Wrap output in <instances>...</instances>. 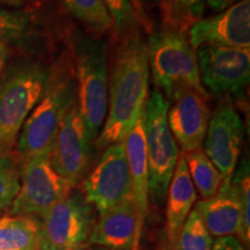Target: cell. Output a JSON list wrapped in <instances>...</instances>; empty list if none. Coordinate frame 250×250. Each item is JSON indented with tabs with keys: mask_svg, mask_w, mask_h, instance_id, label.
<instances>
[{
	"mask_svg": "<svg viewBox=\"0 0 250 250\" xmlns=\"http://www.w3.org/2000/svg\"><path fill=\"white\" fill-rule=\"evenodd\" d=\"M142 31V28H136L112 39L107 118L94 140L96 149H105L114 144L123 143L145 109L149 66L147 42L144 40Z\"/></svg>",
	"mask_w": 250,
	"mask_h": 250,
	"instance_id": "cell-1",
	"label": "cell"
},
{
	"mask_svg": "<svg viewBox=\"0 0 250 250\" xmlns=\"http://www.w3.org/2000/svg\"><path fill=\"white\" fill-rule=\"evenodd\" d=\"M77 101V80L71 48L49 68L44 90L19 133L15 152L22 162L51 153L65 116Z\"/></svg>",
	"mask_w": 250,
	"mask_h": 250,
	"instance_id": "cell-2",
	"label": "cell"
},
{
	"mask_svg": "<svg viewBox=\"0 0 250 250\" xmlns=\"http://www.w3.org/2000/svg\"><path fill=\"white\" fill-rule=\"evenodd\" d=\"M77 80V99L90 139L99 136L108 111L109 42L78 33L71 46Z\"/></svg>",
	"mask_w": 250,
	"mask_h": 250,
	"instance_id": "cell-3",
	"label": "cell"
},
{
	"mask_svg": "<svg viewBox=\"0 0 250 250\" xmlns=\"http://www.w3.org/2000/svg\"><path fill=\"white\" fill-rule=\"evenodd\" d=\"M149 74L156 89L173 102L181 93L193 89L208 98L199 77L197 52L188 34L162 29L147 41Z\"/></svg>",
	"mask_w": 250,
	"mask_h": 250,
	"instance_id": "cell-4",
	"label": "cell"
},
{
	"mask_svg": "<svg viewBox=\"0 0 250 250\" xmlns=\"http://www.w3.org/2000/svg\"><path fill=\"white\" fill-rule=\"evenodd\" d=\"M49 68L43 62L22 61L0 79V151L14 149L23 123L44 90Z\"/></svg>",
	"mask_w": 250,
	"mask_h": 250,
	"instance_id": "cell-5",
	"label": "cell"
},
{
	"mask_svg": "<svg viewBox=\"0 0 250 250\" xmlns=\"http://www.w3.org/2000/svg\"><path fill=\"white\" fill-rule=\"evenodd\" d=\"M170 103L160 90L149 94L145 105V134L148 164V197L153 205L166 201L180 148L167 122Z\"/></svg>",
	"mask_w": 250,
	"mask_h": 250,
	"instance_id": "cell-6",
	"label": "cell"
},
{
	"mask_svg": "<svg viewBox=\"0 0 250 250\" xmlns=\"http://www.w3.org/2000/svg\"><path fill=\"white\" fill-rule=\"evenodd\" d=\"M40 221L37 250H85L94 227L92 205L72 191Z\"/></svg>",
	"mask_w": 250,
	"mask_h": 250,
	"instance_id": "cell-7",
	"label": "cell"
},
{
	"mask_svg": "<svg viewBox=\"0 0 250 250\" xmlns=\"http://www.w3.org/2000/svg\"><path fill=\"white\" fill-rule=\"evenodd\" d=\"M74 188L54 169L50 154L35 156L23 162L20 189L7 212L11 215L40 218Z\"/></svg>",
	"mask_w": 250,
	"mask_h": 250,
	"instance_id": "cell-8",
	"label": "cell"
},
{
	"mask_svg": "<svg viewBox=\"0 0 250 250\" xmlns=\"http://www.w3.org/2000/svg\"><path fill=\"white\" fill-rule=\"evenodd\" d=\"M199 77L208 93L241 98L250 79V49L204 45L197 49Z\"/></svg>",
	"mask_w": 250,
	"mask_h": 250,
	"instance_id": "cell-9",
	"label": "cell"
},
{
	"mask_svg": "<svg viewBox=\"0 0 250 250\" xmlns=\"http://www.w3.org/2000/svg\"><path fill=\"white\" fill-rule=\"evenodd\" d=\"M85 201L100 213L132 198V186L124 144L108 146L95 167L81 182Z\"/></svg>",
	"mask_w": 250,
	"mask_h": 250,
	"instance_id": "cell-10",
	"label": "cell"
},
{
	"mask_svg": "<svg viewBox=\"0 0 250 250\" xmlns=\"http://www.w3.org/2000/svg\"><path fill=\"white\" fill-rule=\"evenodd\" d=\"M93 146L77 99L61 125L50 153V162L61 176L77 187L88 174Z\"/></svg>",
	"mask_w": 250,
	"mask_h": 250,
	"instance_id": "cell-11",
	"label": "cell"
},
{
	"mask_svg": "<svg viewBox=\"0 0 250 250\" xmlns=\"http://www.w3.org/2000/svg\"><path fill=\"white\" fill-rule=\"evenodd\" d=\"M245 139V124L233 100L221 98L208 122L203 151L223 176L230 181L235 173Z\"/></svg>",
	"mask_w": 250,
	"mask_h": 250,
	"instance_id": "cell-12",
	"label": "cell"
},
{
	"mask_svg": "<svg viewBox=\"0 0 250 250\" xmlns=\"http://www.w3.org/2000/svg\"><path fill=\"white\" fill-rule=\"evenodd\" d=\"M197 50L204 45L250 48V0H241L213 17L201 19L188 31Z\"/></svg>",
	"mask_w": 250,
	"mask_h": 250,
	"instance_id": "cell-13",
	"label": "cell"
},
{
	"mask_svg": "<svg viewBox=\"0 0 250 250\" xmlns=\"http://www.w3.org/2000/svg\"><path fill=\"white\" fill-rule=\"evenodd\" d=\"M208 99L196 90L188 89L168 109V126L182 153L202 148L211 117Z\"/></svg>",
	"mask_w": 250,
	"mask_h": 250,
	"instance_id": "cell-14",
	"label": "cell"
},
{
	"mask_svg": "<svg viewBox=\"0 0 250 250\" xmlns=\"http://www.w3.org/2000/svg\"><path fill=\"white\" fill-rule=\"evenodd\" d=\"M143 229L132 198L99 214L88 240L89 246L115 250H139Z\"/></svg>",
	"mask_w": 250,
	"mask_h": 250,
	"instance_id": "cell-15",
	"label": "cell"
},
{
	"mask_svg": "<svg viewBox=\"0 0 250 250\" xmlns=\"http://www.w3.org/2000/svg\"><path fill=\"white\" fill-rule=\"evenodd\" d=\"M127 165H129L132 201L138 213L140 228H144L147 215L148 197V164L145 134V109L137 118L132 129L123 140Z\"/></svg>",
	"mask_w": 250,
	"mask_h": 250,
	"instance_id": "cell-16",
	"label": "cell"
},
{
	"mask_svg": "<svg viewBox=\"0 0 250 250\" xmlns=\"http://www.w3.org/2000/svg\"><path fill=\"white\" fill-rule=\"evenodd\" d=\"M165 202L167 246L168 250H173L183 225L197 202V191L190 179L183 153L176 162Z\"/></svg>",
	"mask_w": 250,
	"mask_h": 250,
	"instance_id": "cell-17",
	"label": "cell"
},
{
	"mask_svg": "<svg viewBox=\"0 0 250 250\" xmlns=\"http://www.w3.org/2000/svg\"><path fill=\"white\" fill-rule=\"evenodd\" d=\"M197 204L213 239L237 235L241 224V208L232 180L223 181L213 197L197 202Z\"/></svg>",
	"mask_w": 250,
	"mask_h": 250,
	"instance_id": "cell-18",
	"label": "cell"
},
{
	"mask_svg": "<svg viewBox=\"0 0 250 250\" xmlns=\"http://www.w3.org/2000/svg\"><path fill=\"white\" fill-rule=\"evenodd\" d=\"M40 221L36 217L0 218V250H37Z\"/></svg>",
	"mask_w": 250,
	"mask_h": 250,
	"instance_id": "cell-19",
	"label": "cell"
},
{
	"mask_svg": "<svg viewBox=\"0 0 250 250\" xmlns=\"http://www.w3.org/2000/svg\"><path fill=\"white\" fill-rule=\"evenodd\" d=\"M66 12L90 35L103 37L111 33L112 20L103 0H61Z\"/></svg>",
	"mask_w": 250,
	"mask_h": 250,
	"instance_id": "cell-20",
	"label": "cell"
},
{
	"mask_svg": "<svg viewBox=\"0 0 250 250\" xmlns=\"http://www.w3.org/2000/svg\"><path fill=\"white\" fill-rule=\"evenodd\" d=\"M186 164L196 191L199 192L203 201L213 197L223 183V176L208 158L203 148L183 153Z\"/></svg>",
	"mask_w": 250,
	"mask_h": 250,
	"instance_id": "cell-21",
	"label": "cell"
},
{
	"mask_svg": "<svg viewBox=\"0 0 250 250\" xmlns=\"http://www.w3.org/2000/svg\"><path fill=\"white\" fill-rule=\"evenodd\" d=\"M162 29L188 34L204 13L205 0H160Z\"/></svg>",
	"mask_w": 250,
	"mask_h": 250,
	"instance_id": "cell-22",
	"label": "cell"
},
{
	"mask_svg": "<svg viewBox=\"0 0 250 250\" xmlns=\"http://www.w3.org/2000/svg\"><path fill=\"white\" fill-rule=\"evenodd\" d=\"M23 162L15 152L0 151V210L7 211L17 197Z\"/></svg>",
	"mask_w": 250,
	"mask_h": 250,
	"instance_id": "cell-23",
	"label": "cell"
},
{
	"mask_svg": "<svg viewBox=\"0 0 250 250\" xmlns=\"http://www.w3.org/2000/svg\"><path fill=\"white\" fill-rule=\"evenodd\" d=\"M214 239L203 221L198 204L193 206L173 250H212Z\"/></svg>",
	"mask_w": 250,
	"mask_h": 250,
	"instance_id": "cell-24",
	"label": "cell"
},
{
	"mask_svg": "<svg viewBox=\"0 0 250 250\" xmlns=\"http://www.w3.org/2000/svg\"><path fill=\"white\" fill-rule=\"evenodd\" d=\"M33 17L26 9L5 8L0 6V42L18 44L33 31Z\"/></svg>",
	"mask_w": 250,
	"mask_h": 250,
	"instance_id": "cell-25",
	"label": "cell"
},
{
	"mask_svg": "<svg viewBox=\"0 0 250 250\" xmlns=\"http://www.w3.org/2000/svg\"><path fill=\"white\" fill-rule=\"evenodd\" d=\"M232 183L241 208V224L236 237L245 247L250 245V170L249 160L243 159L233 175Z\"/></svg>",
	"mask_w": 250,
	"mask_h": 250,
	"instance_id": "cell-26",
	"label": "cell"
},
{
	"mask_svg": "<svg viewBox=\"0 0 250 250\" xmlns=\"http://www.w3.org/2000/svg\"><path fill=\"white\" fill-rule=\"evenodd\" d=\"M112 20V39L140 28L138 18L130 0H103Z\"/></svg>",
	"mask_w": 250,
	"mask_h": 250,
	"instance_id": "cell-27",
	"label": "cell"
},
{
	"mask_svg": "<svg viewBox=\"0 0 250 250\" xmlns=\"http://www.w3.org/2000/svg\"><path fill=\"white\" fill-rule=\"evenodd\" d=\"M131 5L136 12L137 18H138L139 26L142 28L143 31H146V33L151 35L152 33H154L153 29H154V24H153L151 18L148 17V14L146 13L145 9V4L142 1V0H130Z\"/></svg>",
	"mask_w": 250,
	"mask_h": 250,
	"instance_id": "cell-28",
	"label": "cell"
},
{
	"mask_svg": "<svg viewBox=\"0 0 250 250\" xmlns=\"http://www.w3.org/2000/svg\"><path fill=\"white\" fill-rule=\"evenodd\" d=\"M212 250H249L236 236H225L215 239Z\"/></svg>",
	"mask_w": 250,
	"mask_h": 250,
	"instance_id": "cell-29",
	"label": "cell"
},
{
	"mask_svg": "<svg viewBox=\"0 0 250 250\" xmlns=\"http://www.w3.org/2000/svg\"><path fill=\"white\" fill-rule=\"evenodd\" d=\"M205 1L212 11L221 12L230 7V6L235 5L236 2L241 1V0H205Z\"/></svg>",
	"mask_w": 250,
	"mask_h": 250,
	"instance_id": "cell-30",
	"label": "cell"
},
{
	"mask_svg": "<svg viewBox=\"0 0 250 250\" xmlns=\"http://www.w3.org/2000/svg\"><path fill=\"white\" fill-rule=\"evenodd\" d=\"M9 56V45L0 42V79L4 74L6 64H7Z\"/></svg>",
	"mask_w": 250,
	"mask_h": 250,
	"instance_id": "cell-31",
	"label": "cell"
},
{
	"mask_svg": "<svg viewBox=\"0 0 250 250\" xmlns=\"http://www.w3.org/2000/svg\"><path fill=\"white\" fill-rule=\"evenodd\" d=\"M26 5V0H0V6H6L7 8L21 9Z\"/></svg>",
	"mask_w": 250,
	"mask_h": 250,
	"instance_id": "cell-32",
	"label": "cell"
},
{
	"mask_svg": "<svg viewBox=\"0 0 250 250\" xmlns=\"http://www.w3.org/2000/svg\"><path fill=\"white\" fill-rule=\"evenodd\" d=\"M85 250H115V249H110V248H107V247H101V246H89L87 247Z\"/></svg>",
	"mask_w": 250,
	"mask_h": 250,
	"instance_id": "cell-33",
	"label": "cell"
},
{
	"mask_svg": "<svg viewBox=\"0 0 250 250\" xmlns=\"http://www.w3.org/2000/svg\"><path fill=\"white\" fill-rule=\"evenodd\" d=\"M142 1L144 2V0H142ZM146 1H148V2H156V1H160V0H146Z\"/></svg>",
	"mask_w": 250,
	"mask_h": 250,
	"instance_id": "cell-34",
	"label": "cell"
}]
</instances>
